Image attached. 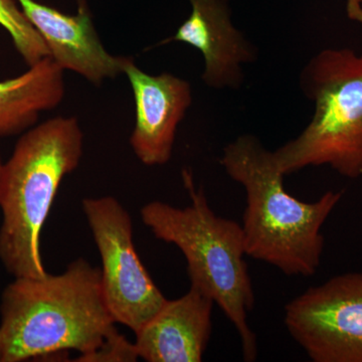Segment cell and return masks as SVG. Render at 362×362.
Listing matches in <instances>:
<instances>
[{"label": "cell", "instance_id": "1", "mask_svg": "<svg viewBox=\"0 0 362 362\" xmlns=\"http://www.w3.org/2000/svg\"><path fill=\"white\" fill-rule=\"evenodd\" d=\"M0 362L66 354L88 356L115 332L105 302L101 269L85 259L59 275L16 278L0 305Z\"/></svg>", "mask_w": 362, "mask_h": 362}, {"label": "cell", "instance_id": "2", "mask_svg": "<svg viewBox=\"0 0 362 362\" xmlns=\"http://www.w3.org/2000/svg\"><path fill=\"white\" fill-rule=\"evenodd\" d=\"M221 164L246 190L242 228L247 256L288 276H313L322 258L321 230L343 192L328 190L314 202L288 194L274 152L252 134L228 143Z\"/></svg>", "mask_w": 362, "mask_h": 362}, {"label": "cell", "instance_id": "3", "mask_svg": "<svg viewBox=\"0 0 362 362\" xmlns=\"http://www.w3.org/2000/svg\"><path fill=\"white\" fill-rule=\"evenodd\" d=\"M84 134L74 117H56L23 133L0 175V261L14 278L47 276L40 233L59 185L80 164Z\"/></svg>", "mask_w": 362, "mask_h": 362}, {"label": "cell", "instance_id": "4", "mask_svg": "<svg viewBox=\"0 0 362 362\" xmlns=\"http://www.w3.org/2000/svg\"><path fill=\"white\" fill-rule=\"evenodd\" d=\"M189 206L180 209L162 202L145 204L140 211L143 223L156 239L175 245L187 262L192 286L218 304L235 326L247 362L258 357V343L247 323L255 294L245 256L246 243L242 226L221 218L209 206L202 188L195 187L192 173L182 171Z\"/></svg>", "mask_w": 362, "mask_h": 362}, {"label": "cell", "instance_id": "5", "mask_svg": "<svg viewBox=\"0 0 362 362\" xmlns=\"http://www.w3.org/2000/svg\"><path fill=\"white\" fill-rule=\"evenodd\" d=\"M313 102L310 122L274 151L283 175L309 166H329L344 177L362 175V54L349 47L325 49L300 74Z\"/></svg>", "mask_w": 362, "mask_h": 362}, {"label": "cell", "instance_id": "6", "mask_svg": "<svg viewBox=\"0 0 362 362\" xmlns=\"http://www.w3.org/2000/svg\"><path fill=\"white\" fill-rule=\"evenodd\" d=\"M100 257L105 302L116 323L136 333L168 301L143 265L133 243L129 213L115 197L82 202Z\"/></svg>", "mask_w": 362, "mask_h": 362}, {"label": "cell", "instance_id": "7", "mask_svg": "<svg viewBox=\"0 0 362 362\" xmlns=\"http://www.w3.org/2000/svg\"><path fill=\"white\" fill-rule=\"evenodd\" d=\"M290 335L314 362H362V273L309 288L285 307Z\"/></svg>", "mask_w": 362, "mask_h": 362}, {"label": "cell", "instance_id": "8", "mask_svg": "<svg viewBox=\"0 0 362 362\" xmlns=\"http://www.w3.org/2000/svg\"><path fill=\"white\" fill-rule=\"evenodd\" d=\"M123 73L129 80L135 101L131 147L145 165H164L173 156L178 125L192 103V87L170 73L149 75L127 57Z\"/></svg>", "mask_w": 362, "mask_h": 362}, {"label": "cell", "instance_id": "9", "mask_svg": "<svg viewBox=\"0 0 362 362\" xmlns=\"http://www.w3.org/2000/svg\"><path fill=\"white\" fill-rule=\"evenodd\" d=\"M49 49V57L64 71H73L94 85L123 73L126 57L105 49L93 25L85 0H78L75 16L35 0H16Z\"/></svg>", "mask_w": 362, "mask_h": 362}, {"label": "cell", "instance_id": "10", "mask_svg": "<svg viewBox=\"0 0 362 362\" xmlns=\"http://www.w3.org/2000/svg\"><path fill=\"white\" fill-rule=\"evenodd\" d=\"M192 13L173 37L159 45L183 42L201 52L202 78L213 89L238 90L244 84L243 66L258 59L256 47L235 28L226 0H189Z\"/></svg>", "mask_w": 362, "mask_h": 362}, {"label": "cell", "instance_id": "11", "mask_svg": "<svg viewBox=\"0 0 362 362\" xmlns=\"http://www.w3.org/2000/svg\"><path fill=\"white\" fill-rule=\"evenodd\" d=\"M214 302L190 285L189 291L168 300L135 333L138 356L147 362H199L211 339Z\"/></svg>", "mask_w": 362, "mask_h": 362}, {"label": "cell", "instance_id": "12", "mask_svg": "<svg viewBox=\"0 0 362 362\" xmlns=\"http://www.w3.org/2000/svg\"><path fill=\"white\" fill-rule=\"evenodd\" d=\"M65 92L64 70L51 57L18 77L0 81V137L30 129L40 113L62 103Z\"/></svg>", "mask_w": 362, "mask_h": 362}, {"label": "cell", "instance_id": "13", "mask_svg": "<svg viewBox=\"0 0 362 362\" xmlns=\"http://www.w3.org/2000/svg\"><path fill=\"white\" fill-rule=\"evenodd\" d=\"M0 25L11 35L16 51L32 66L47 57L49 49L16 0H0Z\"/></svg>", "mask_w": 362, "mask_h": 362}, {"label": "cell", "instance_id": "14", "mask_svg": "<svg viewBox=\"0 0 362 362\" xmlns=\"http://www.w3.org/2000/svg\"><path fill=\"white\" fill-rule=\"evenodd\" d=\"M77 361H138L137 350L134 343H130L118 331L112 333L101 346L88 356L78 357Z\"/></svg>", "mask_w": 362, "mask_h": 362}, {"label": "cell", "instance_id": "15", "mask_svg": "<svg viewBox=\"0 0 362 362\" xmlns=\"http://www.w3.org/2000/svg\"><path fill=\"white\" fill-rule=\"evenodd\" d=\"M346 13L350 20L362 25V0H347Z\"/></svg>", "mask_w": 362, "mask_h": 362}, {"label": "cell", "instance_id": "16", "mask_svg": "<svg viewBox=\"0 0 362 362\" xmlns=\"http://www.w3.org/2000/svg\"><path fill=\"white\" fill-rule=\"evenodd\" d=\"M2 164H4V162H2L1 156H0V175H1Z\"/></svg>", "mask_w": 362, "mask_h": 362}]
</instances>
